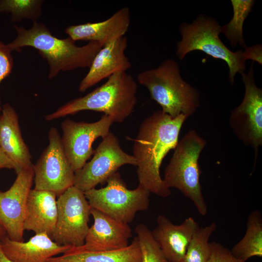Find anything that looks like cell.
I'll return each mask as SVG.
<instances>
[{
	"instance_id": "6da1fadb",
	"label": "cell",
	"mask_w": 262,
	"mask_h": 262,
	"mask_svg": "<svg viewBox=\"0 0 262 262\" xmlns=\"http://www.w3.org/2000/svg\"><path fill=\"white\" fill-rule=\"evenodd\" d=\"M188 117L180 114L175 118L161 110L154 111L141 122L133 146L137 162L139 184L149 193L166 197L170 189L160 175V167L168 152L178 143L180 130Z\"/></svg>"
},
{
	"instance_id": "7a4b0ae2",
	"label": "cell",
	"mask_w": 262,
	"mask_h": 262,
	"mask_svg": "<svg viewBox=\"0 0 262 262\" xmlns=\"http://www.w3.org/2000/svg\"><path fill=\"white\" fill-rule=\"evenodd\" d=\"M17 36L6 45L12 52L21 51L24 47L37 49L49 65V79L56 77L61 71L89 67L96 54L102 48L97 42H89L78 46L70 37L60 39L53 35L43 23L33 21L30 29L14 26Z\"/></svg>"
},
{
	"instance_id": "3957f363",
	"label": "cell",
	"mask_w": 262,
	"mask_h": 262,
	"mask_svg": "<svg viewBox=\"0 0 262 262\" xmlns=\"http://www.w3.org/2000/svg\"><path fill=\"white\" fill-rule=\"evenodd\" d=\"M137 84L127 72L116 73L101 86L85 95L71 100L45 116L52 121L82 111L102 112L114 122L122 123L133 112L137 103Z\"/></svg>"
},
{
	"instance_id": "277c9868",
	"label": "cell",
	"mask_w": 262,
	"mask_h": 262,
	"mask_svg": "<svg viewBox=\"0 0 262 262\" xmlns=\"http://www.w3.org/2000/svg\"><path fill=\"white\" fill-rule=\"evenodd\" d=\"M137 78L148 89L151 99L172 118L180 114L188 117L199 106V92L183 80L179 66L173 59H167L158 67L140 72Z\"/></svg>"
},
{
	"instance_id": "5b68a950",
	"label": "cell",
	"mask_w": 262,
	"mask_h": 262,
	"mask_svg": "<svg viewBox=\"0 0 262 262\" xmlns=\"http://www.w3.org/2000/svg\"><path fill=\"white\" fill-rule=\"evenodd\" d=\"M181 39L177 44L176 55L181 60L189 52L200 50L226 62L229 80L233 84L236 73L246 70V54L242 49L233 52L219 38L221 26L213 17L200 15L191 23H182L179 27Z\"/></svg>"
},
{
	"instance_id": "8992f818",
	"label": "cell",
	"mask_w": 262,
	"mask_h": 262,
	"mask_svg": "<svg viewBox=\"0 0 262 262\" xmlns=\"http://www.w3.org/2000/svg\"><path fill=\"white\" fill-rule=\"evenodd\" d=\"M206 143L195 130L189 131L178 142L163 179L167 187L178 189L191 200L203 216L207 213V205L199 181L198 159Z\"/></svg>"
},
{
	"instance_id": "52a82bcc",
	"label": "cell",
	"mask_w": 262,
	"mask_h": 262,
	"mask_svg": "<svg viewBox=\"0 0 262 262\" xmlns=\"http://www.w3.org/2000/svg\"><path fill=\"white\" fill-rule=\"evenodd\" d=\"M106 183L104 187L84 192L91 208L126 224L133 221L137 213L148 209L150 193L141 185L129 189L118 171Z\"/></svg>"
},
{
	"instance_id": "ba28073f",
	"label": "cell",
	"mask_w": 262,
	"mask_h": 262,
	"mask_svg": "<svg viewBox=\"0 0 262 262\" xmlns=\"http://www.w3.org/2000/svg\"><path fill=\"white\" fill-rule=\"evenodd\" d=\"M57 203V219L51 238L62 246L83 245L91 209L84 192L73 185L58 197Z\"/></svg>"
},
{
	"instance_id": "9c48e42d",
	"label": "cell",
	"mask_w": 262,
	"mask_h": 262,
	"mask_svg": "<svg viewBox=\"0 0 262 262\" xmlns=\"http://www.w3.org/2000/svg\"><path fill=\"white\" fill-rule=\"evenodd\" d=\"M252 61L247 73L241 74L245 86L243 99L231 112L230 126L237 138L255 150L256 163L262 146V89L255 84Z\"/></svg>"
},
{
	"instance_id": "30bf717a",
	"label": "cell",
	"mask_w": 262,
	"mask_h": 262,
	"mask_svg": "<svg viewBox=\"0 0 262 262\" xmlns=\"http://www.w3.org/2000/svg\"><path fill=\"white\" fill-rule=\"evenodd\" d=\"M48 138V146L33 164L34 189L50 191L58 197L74 185L75 172L66 157L56 128L50 129Z\"/></svg>"
},
{
	"instance_id": "8fae6325",
	"label": "cell",
	"mask_w": 262,
	"mask_h": 262,
	"mask_svg": "<svg viewBox=\"0 0 262 262\" xmlns=\"http://www.w3.org/2000/svg\"><path fill=\"white\" fill-rule=\"evenodd\" d=\"M92 159L75 173L74 186L83 192L105 184L118 169L125 164L137 165L132 155L121 148L117 137L112 132L104 138L95 150Z\"/></svg>"
},
{
	"instance_id": "7c38bea8",
	"label": "cell",
	"mask_w": 262,
	"mask_h": 262,
	"mask_svg": "<svg viewBox=\"0 0 262 262\" xmlns=\"http://www.w3.org/2000/svg\"><path fill=\"white\" fill-rule=\"evenodd\" d=\"M113 123V119L105 115L94 122H77L69 118L62 122V147L75 173L81 170L94 154V142L99 137H105Z\"/></svg>"
},
{
	"instance_id": "4fadbf2b",
	"label": "cell",
	"mask_w": 262,
	"mask_h": 262,
	"mask_svg": "<svg viewBox=\"0 0 262 262\" xmlns=\"http://www.w3.org/2000/svg\"><path fill=\"white\" fill-rule=\"evenodd\" d=\"M34 179L33 165L16 173L10 188L0 190V223L11 240L23 242V224L29 193Z\"/></svg>"
},
{
	"instance_id": "5bb4252c",
	"label": "cell",
	"mask_w": 262,
	"mask_h": 262,
	"mask_svg": "<svg viewBox=\"0 0 262 262\" xmlns=\"http://www.w3.org/2000/svg\"><path fill=\"white\" fill-rule=\"evenodd\" d=\"M93 224L89 227L83 246L94 251L120 249L128 246L132 236L131 229L126 224L91 208Z\"/></svg>"
},
{
	"instance_id": "9a60e30c",
	"label": "cell",
	"mask_w": 262,
	"mask_h": 262,
	"mask_svg": "<svg viewBox=\"0 0 262 262\" xmlns=\"http://www.w3.org/2000/svg\"><path fill=\"white\" fill-rule=\"evenodd\" d=\"M199 228L192 217L186 218L180 224H174L165 216L159 215L157 226L151 232L166 259L169 262H180L193 234Z\"/></svg>"
},
{
	"instance_id": "2e32d148",
	"label": "cell",
	"mask_w": 262,
	"mask_h": 262,
	"mask_svg": "<svg viewBox=\"0 0 262 262\" xmlns=\"http://www.w3.org/2000/svg\"><path fill=\"white\" fill-rule=\"evenodd\" d=\"M128 39L124 36L102 47L95 55L89 70L81 82L79 91L83 92L102 80L119 72H127L131 64L125 54Z\"/></svg>"
},
{
	"instance_id": "e0dca14e",
	"label": "cell",
	"mask_w": 262,
	"mask_h": 262,
	"mask_svg": "<svg viewBox=\"0 0 262 262\" xmlns=\"http://www.w3.org/2000/svg\"><path fill=\"white\" fill-rule=\"evenodd\" d=\"M130 22V9L125 7L105 20L70 25L66 29L65 33L75 41L97 42L102 47L124 36Z\"/></svg>"
},
{
	"instance_id": "ac0fdd59",
	"label": "cell",
	"mask_w": 262,
	"mask_h": 262,
	"mask_svg": "<svg viewBox=\"0 0 262 262\" xmlns=\"http://www.w3.org/2000/svg\"><path fill=\"white\" fill-rule=\"evenodd\" d=\"M0 246L4 254L14 262H48L71 247L58 244L45 233L35 234L26 242L12 240L7 236Z\"/></svg>"
},
{
	"instance_id": "d6986e66",
	"label": "cell",
	"mask_w": 262,
	"mask_h": 262,
	"mask_svg": "<svg viewBox=\"0 0 262 262\" xmlns=\"http://www.w3.org/2000/svg\"><path fill=\"white\" fill-rule=\"evenodd\" d=\"M0 115V147L14 164L16 173L32 166L31 155L21 132L18 115L9 104L3 105Z\"/></svg>"
},
{
	"instance_id": "ffe728a7",
	"label": "cell",
	"mask_w": 262,
	"mask_h": 262,
	"mask_svg": "<svg viewBox=\"0 0 262 262\" xmlns=\"http://www.w3.org/2000/svg\"><path fill=\"white\" fill-rule=\"evenodd\" d=\"M56 197L50 191L31 189L28 197L24 230L33 231L35 234L45 233L51 236L58 215Z\"/></svg>"
},
{
	"instance_id": "44dd1931",
	"label": "cell",
	"mask_w": 262,
	"mask_h": 262,
	"mask_svg": "<svg viewBox=\"0 0 262 262\" xmlns=\"http://www.w3.org/2000/svg\"><path fill=\"white\" fill-rule=\"evenodd\" d=\"M141 252L137 237L127 247L117 250L94 251L83 246L71 247L48 262H141Z\"/></svg>"
},
{
	"instance_id": "7402d4cb",
	"label": "cell",
	"mask_w": 262,
	"mask_h": 262,
	"mask_svg": "<svg viewBox=\"0 0 262 262\" xmlns=\"http://www.w3.org/2000/svg\"><path fill=\"white\" fill-rule=\"evenodd\" d=\"M230 251L243 262L252 257H262V216L260 211L256 210L249 214L244 237Z\"/></svg>"
},
{
	"instance_id": "603a6c76",
	"label": "cell",
	"mask_w": 262,
	"mask_h": 262,
	"mask_svg": "<svg viewBox=\"0 0 262 262\" xmlns=\"http://www.w3.org/2000/svg\"><path fill=\"white\" fill-rule=\"evenodd\" d=\"M233 15L227 24L221 26V33L225 35L232 47L240 45L245 48L246 46L243 36V25L252 11L255 3L253 0H231Z\"/></svg>"
},
{
	"instance_id": "cb8c5ba5",
	"label": "cell",
	"mask_w": 262,
	"mask_h": 262,
	"mask_svg": "<svg viewBox=\"0 0 262 262\" xmlns=\"http://www.w3.org/2000/svg\"><path fill=\"white\" fill-rule=\"evenodd\" d=\"M216 228L215 222L199 227L193 234L180 262H207L211 254L209 239Z\"/></svg>"
},
{
	"instance_id": "d4e9b609",
	"label": "cell",
	"mask_w": 262,
	"mask_h": 262,
	"mask_svg": "<svg viewBox=\"0 0 262 262\" xmlns=\"http://www.w3.org/2000/svg\"><path fill=\"white\" fill-rule=\"evenodd\" d=\"M43 2L42 0H0V13H10L13 22L23 19L35 21L41 15Z\"/></svg>"
},
{
	"instance_id": "484cf974",
	"label": "cell",
	"mask_w": 262,
	"mask_h": 262,
	"mask_svg": "<svg viewBox=\"0 0 262 262\" xmlns=\"http://www.w3.org/2000/svg\"><path fill=\"white\" fill-rule=\"evenodd\" d=\"M141 252V262H169L154 240L151 231L144 224L135 229Z\"/></svg>"
},
{
	"instance_id": "4316f807",
	"label": "cell",
	"mask_w": 262,
	"mask_h": 262,
	"mask_svg": "<svg viewBox=\"0 0 262 262\" xmlns=\"http://www.w3.org/2000/svg\"><path fill=\"white\" fill-rule=\"evenodd\" d=\"M211 254L207 262H243L235 258L230 250L222 244L210 242Z\"/></svg>"
},
{
	"instance_id": "83f0119b",
	"label": "cell",
	"mask_w": 262,
	"mask_h": 262,
	"mask_svg": "<svg viewBox=\"0 0 262 262\" xmlns=\"http://www.w3.org/2000/svg\"><path fill=\"white\" fill-rule=\"evenodd\" d=\"M13 66L14 62L11 51L6 45L0 41V83L10 74ZM1 109L0 100V113Z\"/></svg>"
},
{
	"instance_id": "f1b7e54d",
	"label": "cell",
	"mask_w": 262,
	"mask_h": 262,
	"mask_svg": "<svg viewBox=\"0 0 262 262\" xmlns=\"http://www.w3.org/2000/svg\"><path fill=\"white\" fill-rule=\"evenodd\" d=\"M244 51L247 60L251 59L253 62H257L260 65L262 64V45H255L251 47H246Z\"/></svg>"
},
{
	"instance_id": "f546056e",
	"label": "cell",
	"mask_w": 262,
	"mask_h": 262,
	"mask_svg": "<svg viewBox=\"0 0 262 262\" xmlns=\"http://www.w3.org/2000/svg\"><path fill=\"white\" fill-rule=\"evenodd\" d=\"M1 168L16 170V167L13 162L0 147V169Z\"/></svg>"
},
{
	"instance_id": "4dcf8cb0",
	"label": "cell",
	"mask_w": 262,
	"mask_h": 262,
	"mask_svg": "<svg viewBox=\"0 0 262 262\" xmlns=\"http://www.w3.org/2000/svg\"><path fill=\"white\" fill-rule=\"evenodd\" d=\"M0 262H14L9 259L3 253L0 246Z\"/></svg>"
},
{
	"instance_id": "1f68e13d",
	"label": "cell",
	"mask_w": 262,
	"mask_h": 262,
	"mask_svg": "<svg viewBox=\"0 0 262 262\" xmlns=\"http://www.w3.org/2000/svg\"><path fill=\"white\" fill-rule=\"evenodd\" d=\"M7 236V233L4 228L0 223V243Z\"/></svg>"
}]
</instances>
